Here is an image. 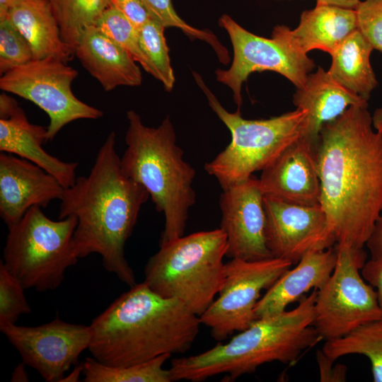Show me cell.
Returning <instances> with one entry per match:
<instances>
[{
  "label": "cell",
  "instance_id": "6da1fadb",
  "mask_svg": "<svg viewBox=\"0 0 382 382\" xmlns=\"http://www.w3.org/2000/svg\"><path fill=\"white\" fill-rule=\"evenodd\" d=\"M320 205L336 243L366 245L382 210V133L367 108L325 123L316 146Z\"/></svg>",
  "mask_w": 382,
  "mask_h": 382
},
{
  "label": "cell",
  "instance_id": "7a4b0ae2",
  "mask_svg": "<svg viewBox=\"0 0 382 382\" xmlns=\"http://www.w3.org/2000/svg\"><path fill=\"white\" fill-rule=\"evenodd\" d=\"M115 144L116 135L111 132L89 174L77 177L64 189L58 219L76 217L74 243L79 259L100 255L104 268L130 287L137 282L125 246L149 194L123 173Z\"/></svg>",
  "mask_w": 382,
  "mask_h": 382
},
{
  "label": "cell",
  "instance_id": "3957f363",
  "mask_svg": "<svg viewBox=\"0 0 382 382\" xmlns=\"http://www.w3.org/2000/svg\"><path fill=\"white\" fill-rule=\"evenodd\" d=\"M201 321L182 301L160 296L144 281L117 297L89 325L88 350L100 362L126 366L190 349Z\"/></svg>",
  "mask_w": 382,
  "mask_h": 382
},
{
  "label": "cell",
  "instance_id": "277c9868",
  "mask_svg": "<svg viewBox=\"0 0 382 382\" xmlns=\"http://www.w3.org/2000/svg\"><path fill=\"white\" fill-rule=\"evenodd\" d=\"M317 292L313 289L291 311L257 318L227 343L173 359L169 369L173 381L201 382L221 374L233 381L266 363L294 364L304 351L322 340L313 326Z\"/></svg>",
  "mask_w": 382,
  "mask_h": 382
},
{
  "label": "cell",
  "instance_id": "5b68a950",
  "mask_svg": "<svg viewBox=\"0 0 382 382\" xmlns=\"http://www.w3.org/2000/svg\"><path fill=\"white\" fill-rule=\"evenodd\" d=\"M127 119L121 168L146 190L156 209L163 214L162 244L184 236L189 210L196 202L195 170L183 158L168 116L157 127L146 126L133 110L127 112Z\"/></svg>",
  "mask_w": 382,
  "mask_h": 382
},
{
  "label": "cell",
  "instance_id": "8992f818",
  "mask_svg": "<svg viewBox=\"0 0 382 382\" xmlns=\"http://www.w3.org/2000/svg\"><path fill=\"white\" fill-rule=\"evenodd\" d=\"M144 267V282L156 294L182 301L199 317L225 279L227 238L219 228L159 244Z\"/></svg>",
  "mask_w": 382,
  "mask_h": 382
},
{
  "label": "cell",
  "instance_id": "52a82bcc",
  "mask_svg": "<svg viewBox=\"0 0 382 382\" xmlns=\"http://www.w3.org/2000/svg\"><path fill=\"white\" fill-rule=\"evenodd\" d=\"M212 110L231 133V141L204 170L214 176L222 190L249 178L270 165L289 146L301 137L306 110L296 108L265 120H246L240 110L227 111L203 81L194 73Z\"/></svg>",
  "mask_w": 382,
  "mask_h": 382
},
{
  "label": "cell",
  "instance_id": "ba28073f",
  "mask_svg": "<svg viewBox=\"0 0 382 382\" xmlns=\"http://www.w3.org/2000/svg\"><path fill=\"white\" fill-rule=\"evenodd\" d=\"M76 224L74 216L52 220L41 207H31L8 227L3 264L25 289H56L79 260L74 243Z\"/></svg>",
  "mask_w": 382,
  "mask_h": 382
},
{
  "label": "cell",
  "instance_id": "9c48e42d",
  "mask_svg": "<svg viewBox=\"0 0 382 382\" xmlns=\"http://www.w3.org/2000/svg\"><path fill=\"white\" fill-rule=\"evenodd\" d=\"M334 270L318 290L313 326L325 341L343 337L367 323L382 318L375 289L361 270L367 255L364 248L336 243Z\"/></svg>",
  "mask_w": 382,
  "mask_h": 382
},
{
  "label": "cell",
  "instance_id": "30bf717a",
  "mask_svg": "<svg viewBox=\"0 0 382 382\" xmlns=\"http://www.w3.org/2000/svg\"><path fill=\"white\" fill-rule=\"evenodd\" d=\"M78 74L77 70L59 59H33L1 76L0 88L31 101L47 113L48 141L75 120L103 115L101 110L74 94L71 84Z\"/></svg>",
  "mask_w": 382,
  "mask_h": 382
},
{
  "label": "cell",
  "instance_id": "8fae6325",
  "mask_svg": "<svg viewBox=\"0 0 382 382\" xmlns=\"http://www.w3.org/2000/svg\"><path fill=\"white\" fill-rule=\"evenodd\" d=\"M292 263L277 257L259 260L232 258L225 263V279L219 297L199 316L214 340L221 341L248 328L257 318L255 306Z\"/></svg>",
  "mask_w": 382,
  "mask_h": 382
},
{
  "label": "cell",
  "instance_id": "7c38bea8",
  "mask_svg": "<svg viewBox=\"0 0 382 382\" xmlns=\"http://www.w3.org/2000/svg\"><path fill=\"white\" fill-rule=\"evenodd\" d=\"M219 24L229 35L233 57L228 69H219L215 74L219 82L231 89L237 110L242 105V85L251 73L274 71L301 88L316 66L307 54L296 50L273 31L272 38L256 35L226 14L219 18Z\"/></svg>",
  "mask_w": 382,
  "mask_h": 382
},
{
  "label": "cell",
  "instance_id": "4fadbf2b",
  "mask_svg": "<svg viewBox=\"0 0 382 382\" xmlns=\"http://www.w3.org/2000/svg\"><path fill=\"white\" fill-rule=\"evenodd\" d=\"M18 352L23 361L47 382L61 381L80 354L88 349L90 326L73 324L56 318L38 326L16 324L0 328Z\"/></svg>",
  "mask_w": 382,
  "mask_h": 382
},
{
  "label": "cell",
  "instance_id": "5bb4252c",
  "mask_svg": "<svg viewBox=\"0 0 382 382\" xmlns=\"http://www.w3.org/2000/svg\"><path fill=\"white\" fill-rule=\"evenodd\" d=\"M267 245L274 257L297 264L306 253L336 244L320 204L301 205L264 195Z\"/></svg>",
  "mask_w": 382,
  "mask_h": 382
},
{
  "label": "cell",
  "instance_id": "9a60e30c",
  "mask_svg": "<svg viewBox=\"0 0 382 382\" xmlns=\"http://www.w3.org/2000/svg\"><path fill=\"white\" fill-rule=\"evenodd\" d=\"M263 198L259 179L253 175L223 190L220 228L226 235V257L245 260L274 257L267 245Z\"/></svg>",
  "mask_w": 382,
  "mask_h": 382
},
{
  "label": "cell",
  "instance_id": "2e32d148",
  "mask_svg": "<svg viewBox=\"0 0 382 382\" xmlns=\"http://www.w3.org/2000/svg\"><path fill=\"white\" fill-rule=\"evenodd\" d=\"M64 187L37 165L16 155L0 154V216L8 227L33 207L45 208L60 199Z\"/></svg>",
  "mask_w": 382,
  "mask_h": 382
},
{
  "label": "cell",
  "instance_id": "e0dca14e",
  "mask_svg": "<svg viewBox=\"0 0 382 382\" xmlns=\"http://www.w3.org/2000/svg\"><path fill=\"white\" fill-rule=\"evenodd\" d=\"M47 141V128L30 123L13 98L0 95V151L26 159L52 175L64 187L74 183L79 163L65 162L42 147Z\"/></svg>",
  "mask_w": 382,
  "mask_h": 382
},
{
  "label": "cell",
  "instance_id": "ac0fdd59",
  "mask_svg": "<svg viewBox=\"0 0 382 382\" xmlns=\"http://www.w3.org/2000/svg\"><path fill=\"white\" fill-rule=\"evenodd\" d=\"M258 179L264 195L301 205L320 204L316 148L301 137L262 170Z\"/></svg>",
  "mask_w": 382,
  "mask_h": 382
},
{
  "label": "cell",
  "instance_id": "d6986e66",
  "mask_svg": "<svg viewBox=\"0 0 382 382\" xmlns=\"http://www.w3.org/2000/svg\"><path fill=\"white\" fill-rule=\"evenodd\" d=\"M293 103L307 112L301 138L315 148L325 123L335 120L351 106L369 105L367 100L340 86L320 66L297 88Z\"/></svg>",
  "mask_w": 382,
  "mask_h": 382
},
{
  "label": "cell",
  "instance_id": "ffe728a7",
  "mask_svg": "<svg viewBox=\"0 0 382 382\" xmlns=\"http://www.w3.org/2000/svg\"><path fill=\"white\" fill-rule=\"evenodd\" d=\"M335 247L306 253L292 270L285 272L258 301L257 318L274 316L300 301L311 289H320L332 274L337 262Z\"/></svg>",
  "mask_w": 382,
  "mask_h": 382
},
{
  "label": "cell",
  "instance_id": "44dd1931",
  "mask_svg": "<svg viewBox=\"0 0 382 382\" xmlns=\"http://www.w3.org/2000/svg\"><path fill=\"white\" fill-rule=\"evenodd\" d=\"M358 30L357 11L331 5H316L302 12L294 30L277 25L273 32L298 52L307 54L320 50L330 55L353 32Z\"/></svg>",
  "mask_w": 382,
  "mask_h": 382
},
{
  "label": "cell",
  "instance_id": "7402d4cb",
  "mask_svg": "<svg viewBox=\"0 0 382 382\" xmlns=\"http://www.w3.org/2000/svg\"><path fill=\"white\" fill-rule=\"evenodd\" d=\"M74 55L105 91L120 86H138L142 74L137 62L96 25L84 30Z\"/></svg>",
  "mask_w": 382,
  "mask_h": 382
},
{
  "label": "cell",
  "instance_id": "603a6c76",
  "mask_svg": "<svg viewBox=\"0 0 382 382\" xmlns=\"http://www.w3.org/2000/svg\"><path fill=\"white\" fill-rule=\"evenodd\" d=\"M7 19L28 41L33 59L53 58L66 62L74 55L62 40L49 0H18Z\"/></svg>",
  "mask_w": 382,
  "mask_h": 382
},
{
  "label": "cell",
  "instance_id": "cb8c5ba5",
  "mask_svg": "<svg viewBox=\"0 0 382 382\" xmlns=\"http://www.w3.org/2000/svg\"><path fill=\"white\" fill-rule=\"evenodd\" d=\"M373 47L357 30L349 35L331 54L328 71L340 86L369 100L378 81L370 63Z\"/></svg>",
  "mask_w": 382,
  "mask_h": 382
},
{
  "label": "cell",
  "instance_id": "d4e9b609",
  "mask_svg": "<svg viewBox=\"0 0 382 382\" xmlns=\"http://www.w3.org/2000/svg\"><path fill=\"white\" fill-rule=\"evenodd\" d=\"M322 350L335 360L354 354L366 357L373 381L382 382V318L364 324L343 337L325 341Z\"/></svg>",
  "mask_w": 382,
  "mask_h": 382
},
{
  "label": "cell",
  "instance_id": "484cf974",
  "mask_svg": "<svg viewBox=\"0 0 382 382\" xmlns=\"http://www.w3.org/2000/svg\"><path fill=\"white\" fill-rule=\"evenodd\" d=\"M165 354L143 363L126 366L104 364L95 358L87 357L83 361V381L86 382H170L169 369H163L171 357Z\"/></svg>",
  "mask_w": 382,
  "mask_h": 382
},
{
  "label": "cell",
  "instance_id": "4316f807",
  "mask_svg": "<svg viewBox=\"0 0 382 382\" xmlns=\"http://www.w3.org/2000/svg\"><path fill=\"white\" fill-rule=\"evenodd\" d=\"M63 41L74 52L86 29L96 25L111 0H49Z\"/></svg>",
  "mask_w": 382,
  "mask_h": 382
},
{
  "label": "cell",
  "instance_id": "83f0119b",
  "mask_svg": "<svg viewBox=\"0 0 382 382\" xmlns=\"http://www.w3.org/2000/svg\"><path fill=\"white\" fill-rule=\"evenodd\" d=\"M96 26L128 52L147 73L158 80L156 69L140 45L139 30L119 10L110 5Z\"/></svg>",
  "mask_w": 382,
  "mask_h": 382
},
{
  "label": "cell",
  "instance_id": "f1b7e54d",
  "mask_svg": "<svg viewBox=\"0 0 382 382\" xmlns=\"http://www.w3.org/2000/svg\"><path fill=\"white\" fill-rule=\"evenodd\" d=\"M165 28L151 18L139 29V37L142 50L158 73V80L166 91H170L174 86L175 76L164 35Z\"/></svg>",
  "mask_w": 382,
  "mask_h": 382
},
{
  "label": "cell",
  "instance_id": "f546056e",
  "mask_svg": "<svg viewBox=\"0 0 382 382\" xmlns=\"http://www.w3.org/2000/svg\"><path fill=\"white\" fill-rule=\"evenodd\" d=\"M151 18L165 28H176L190 37L209 44L222 63H227L229 57L227 50L212 32L195 28L184 21L176 13L172 0H142Z\"/></svg>",
  "mask_w": 382,
  "mask_h": 382
},
{
  "label": "cell",
  "instance_id": "4dcf8cb0",
  "mask_svg": "<svg viewBox=\"0 0 382 382\" xmlns=\"http://www.w3.org/2000/svg\"><path fill=\"white\" fill-rule=\"evenodd\" d=\"M21 282L0 262V328L16 324L23 314L31 312Z\"/></svg>",
  "mask_w": 382,
  "mask_h": 382
},
{
  "label": "cell",
  "instance_id": "1f68e13d",
  "mask_svg": "<svg viewBox=\"0 0 382 382\" xmlns=\"http://www.w3.org/2000/svg\"><path fill=\"white\" fill-rule=\"evenodd\" d=\"M33 59L30 45L18 29L6 19L0 21V74Z\"/></svg>",
  "mask_w": 382,
  "mask_h": 382
},
{
  "label": "cell",
  "instance_id": "d6a6232c",
  "mask_svg": "<svg viewBox=\"0 0 382 382\" xmlns=\"http://www.w3.org/2000/svg\"><path fill=\"white\" fill-rule=\"evenodd\" d=\"M356 11L358 30L374 50L382 52V0H364Z\"/></svg>",
  "mask_w": 382,
  "mask_h": 382
},
{
  "label": "cell",
  "instance_id": "836d02e7",
  "mask_svg": "<svg viewBox=\"0 0 382 382\" xmlns=\"http://www.w3.org/2000/svg\"><path fill=\"white\" fill-rule=\"evenodd\" d=\"M316 361L319 369L320 381H346L347 368L345 364H335L336 360L327 356L322 349L318 350Z\"/></svg>",
  "mask_w": 382,
  "mask_h": 382
},
{
  "label": "cell",
  "instance_id": "e575fe53",
  "mask_svg": "<svg viewBox=\"0 0 382 382\" xmlns=\"http://www.w3.org/2000/svg\"><path fill=\"white\" fill-rule=\"evenodd\" d=\"M111 5L119 10L138 30L151 18L142 0H111Z\"/></svg>",
  "mask_w": 382,
  "mask_h": 382
},
{
  "label": "cell",
  "instance_id": "d590c367",
  "mask_svg": "<svg viewBox=\"0 0 382 382\" xmlns=\"http://www.w3.org/2000/svg\"><path fill=\"white\" fill-rule=\"evenodd\" d=\"M361 273L364 280L375 289L382 311V257H371L366 261Z\"/></svg>",
  "mask_w": 382,
  "mask_h": 382
},
{
  "label": "cell",
  "instance_id": "8d00e7d4",
  "mask_svg": "<svg viewBox=\"0 0 382 382\" xmlns=\"http://www.w3.org/2000/svg\"><path fill=\"white\" fill-rule=\"evenodd\" d=\"M371 257H382V210L366 243Z\"/></svg>",
  "mask_w": 382,
  "mask_h": 382
},
{
  "label": "cell",
  "instance_id": "74e56055",
  "mask_svg": "<svg viewBox=\"0 0 382 382\" xmlns=\"http://www.w3.org/2000/svg\"><path fill=\"white\" fill-rule=\"evenodd\" d=\"M360 0H316V5H331L356 10Z\"/></svg>",
  "mask_w": 382,
  "mask_h": 382
},
{
  "label": "cell",
  "instance_id": "f35d334b",
  "mask_svg": "<svg viewBox=\"0 0 382 382\" xmlns=\"http://www.w3.org/2000/svg\"><path fill=\"white\" fill-rule=\"evenodd\" d=\"M25 365L23 361L14 368L11 375V381H28Z\"/></svg>",
  "mask_w": 382,
  "mask_h": 382
},
{
  "label": "cell",
  "instance_id": "ab89813d",
  "mask_svg": "<svg viewBox=\"0 0 382 382\" xmlns=\"http://www.w3.org/2000/svg\"><path fill=\"white\" fill-rule=\"evenodd\" d=\"M18 0H0V21L8 18L11 8Z\"/></svg>",
  "mask_w": 382,
  "mask_h": 382
},
{
  "label": "cell",
  "instance_id": "60d3db41",
  "mask_svg": "<svg viewBox=\"0 0 382 382\" xmlns=\"http://www.w3.org/2000/svg\"><path fill=\"white\" fill-rule=\"evenodd\" d=\"M83 362L80 364H77V365L76 364V366L71 371V373L67 374L66 376H64V378L61 380V381H66V382L79 381L81 374H83Z\"/></svg>",
  "mask_w": 382,
  "mask_h": 382
},
{
  "label": "cell",
  "instance_id": "b9f144b4",
  "mask_svg": "<svg viewBox=\"0 0 382 382\" xmlns=\"http://www.w3.org/2000/svg\"><path fill=\"white\" fill-rule=\"evenodd\" d=\"M371 117L374 129L382 133V107L377 108Z\"/></svg>",
  "mask_w": 382,
  "mask_h": 382
}]
</instances>
